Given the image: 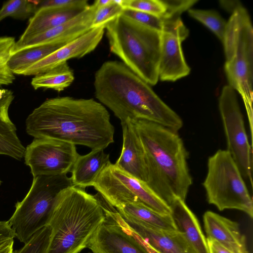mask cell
<instances>
[{
	"mask_svg": "<svg viewBox=\"0 0 253 253\" xmlns=\"http://www.w3.org/2000/svg\"><path fill=\"white\" fill-rule=\"evenodd\" d=\"M34 138L55 139L104 150L114 142L115 129L106 107L92 98L57 97L45 100L26 120Z\"/></svg>",
	"mask_w": 253,
	"mask_h": 253,
	"instance_id": "obj_1",
	"label": "cell"
},
{
	"mask_svg": "<svg viewBox=\"0 0 253 253\" xmlns=\"http://www.w3.org/2000/svg\"><path fill=\"white\" fill-rule=\"evenodd\" d=\"M93 85L95 97L121 123L145 120L176 131L183 126L180 117L122 62H104L95 72Z\"/></svg>",
	"mask_w": 253,
	"mask_h": 253,
	"instance_id": "obj_2",
	"label": "cell"
},
{
	"mask_svg": "<svg viewBox=\"0 0 253 253\" xmlns=\"http://www.w3.org/2000/svg\"><path fill=\"white\" fill-rule=\"evenodd\" d=\"M131 121L144 153L146 184L169 206L176 198L185 201L192 179L178 131L145 120Z\"/></svg>",
	"mask_w": 253,
	"mask_h": 253,
	"instance_id": "obj_3",
	"label": "cell"
},
{
	"mask_svg": "<svg viewBox=\"0 0 253 253\" xmlns=\"http://www.w3.org/2000/svg\"><path fill=\"white\" fill-rule=\"evenodd\" d=\"M105 218L95 195L75 186L58 195L47 225L50 229L46 253H80Z\"/></svg>",
	"mask_w": 253,
	"mask_h": 253,
	"instance_id": "obj_4",
	"label": "cell"
},
{
	"mask_svg": "<svg viewBox=\"0 0 253 253\" xmlns=\"http://www.w3.org/2000/svg\"><path fill=\"white\" fill-rule=\"evenodd\" d=\"M110 51L150 85L159 79L161 33L122 14L105 26Z\"/></svg>",
	"mask_w": 253,
	"mask_h": 253,
	"instance_id": "obj_5",
	"label": "cell"
},
{
	"mask_svg": "<svg viewBox=\"0 0 253 253\" xmlns=\"http://www.w3.org/2000/svg\"><path fill=\"white\" fill-rule=\"evenodd\" d=\"M222 43L228 85L242 96L252 132L253 28L250 15L242 4L227 21Z\"/></svg>",
	"mask_w": 253,
	"mask_h": 253,
	"instance_id": "obj_6",
	"label": "cell"
},
{
	"mask_svg": "<svg viewBox=\"0 0 253 253\" xmlns=\"http://www.w3.org/2000/svg\"><path fill=\"white\" fill-rule=\"evenodd\" d=\"M72 185L67 174L33 177L29 191L15 204V211L8 221L20 242L25 244L47 225L58 194Z\"/></svg>",
	"mask_w": 253,
	"mask_h": 253,
	"instance_id": "obj_7",
	"label": "cell"
},
{
	"mask_svg": "<svg viewBox=\"0 0 253 253\" xmlns=\"http://www.w3.org/2000/svg\"><path fill=\"white\" fill-rule=\"evenodd\" d=\"M203 183L209 204L219 211L236 209L253 216L252 198L230 154L219 149L209 157Z\"/></svg>",
	"mask_w": 253,
	"mask_h": 253,
	"instance_id": "obj_8",
	"label": "cell"
},
{
	"mask_svg": "<svg viewBox=\"0 0 253 253\" xmlns=\"http://www.w3.org/2000/svg\"><path fill=\"white\" fill-rule=\"evenodd\" d=\"M93 186L115 208L137 201L161 214H170L169 207L146 183L111 163L101 172Z\"/></svg>",
	"mask_w": 253,
	"mask_h": 253,
	"instance_id": "obj_9",
	"label": "cell"
},
{
	"mask_svg": "<svg viewBox=\"0 0 253 253\" xmlns=\"http://www.w3.org/2000/svg\"><path fill=\"white\" fill-rule=\"evenodd\" d=\"M218 107L227 141L226 150L236 163L243 177L249 179L252 185V148L235 90L229 85L222 89Z\"/></svg>",
	"mask_w": 253,
	"mask_h": 253,
	"instance_id": "obj_10",
	"label": "cell"
},
{
	"mask_svg": "<svg viewBox=\"0 0 253 253\" xmlns=\"http://www.w3.org/2000/svg\"><path fill=\"white\" fill-rule=\"evenodd\" d=\"M79 154L73 144L55 139L34 138L25 148V164L33 177L67 174Z\"/></svg>",
	"mask_w": 253,
	"mask_h": 253,
	"instance_id": "obj_11",
	"label": "cell"
},
{
	"mask_svg": "<svg viewBox=\"0 0 253 253\" xmlns=\"http://www.w3.org/2000/svg\"><path fill=\"white\" fill-rule=\"evenodd\" d=\"M105 218L89 239L86 248L92 253H149L135 236L121 222L119 212L99 193Z\"/></svg>",
	"mask_w": 253,
	"mask_h": 253,
	"instance_id": "obj_12",
	"label": "cell"
},
{
	"mask_svg": "<svg viewBox=\"0 0 253 253\" xmlns=\"http://www.w3.org/2000/svg\"><path fill=\"white\" fill-rule=\"evenodd\" d=\"M189 34L183 21L161 33L159 65V79L161 81L175 82L190 73L181 45Z\"/></svg>",
	"mask_w": 253,
	"mask_h": 253,
	"instance_id": "obj_13",
	"label": "cell"
},
{
	"mask_svg": "<svg viewBox=\"0 0 253 253\" xmlns=\"http://www.w3.org/2000/svg\"><path fill=\"white\" fill-rule=\"evenodd\" d=\"M104 32V26L91 29L33 64L20 75L35 76L67 62L70 59L84 57L96 48L103 37Z\"/></svg>",
	"mask_w": 253,
	"mask_h": 253,
	"instance_id": "obj_14",
	"label": "cell"
},
{
	"mask_svg": "<svg viewBox=\"0 0 253 253\" xmlns=\"http://www.w3.org/2000/svg\"><path fill=\"white\" fill-rule=\"evenodd\" d=\"M97 7L92 4L70 20L34 36L21 43H15L13 53L28 47L49 43H67L92 29Z\"/></svg>",
	"mask_w": 253,
	"mask_h": 253,
	"instance_id": "obj_15",
	"label": "cell"
},
{
	"mask_svg": "<svg viewBox=\"0 0 253 253\" xmlns=\"http://www.w3.org/2000/svg\"><path fill=\"white\" fill-rule=\"evenodd\" d=\"M122 224L139 236L159 253H196L183 234L177 230H165L123 218Z\"/></svg>",
	"mask_w": 253,
	"mask_h": 253,
	"instance_id": "obj_16",
	"label": "cell"
},
{
	"mask_svg": "<svg viewBox=\"0 0 253 253\" xmlns=\"http://www.w3.org/2000/svg\"><path fill=\"white\" fill-rule=\"evenodd\" d=\"M90 5L85 0L67 6H46L38 8L29 19L28 24L16 43L60 25L75 17Z\"/></svg>",
	"mask_w": 253,
	"mask_h": 253,
	"instance_id": "obj_17",
	"label": "cell"
},
{
	"mask_svg": "<svg viewBox=\"0 0 253 253\" xmlns=\"http://www.w3.org/2000/svg\"><path fill=\"white\" fill-rule=\"evenodd\" d=\"M123 147L114 164L119 168L146 183L147 173L143 147L136 129L130 120L121 123Z\"/></svg>",
	"mask_w": 253,
	"mask_h": 253,
	"instance_id": "obj_18",
	"label": "cell"
},
{
	"mask_svg": "<svg viewBox=\"0 0 253 253\" xmlns=\"http://www.w3.org/2000/svg\"><path fill=\"white\" fill-rule=\"evenodd\" d=\"M203 219L207 239L217 241L232 253H249L236 222L211 211L205 213Z\"/></svg>",
	"mask_w": 253,
	"mask_h": 253,
	"instance_id": "obj_19",
	"label": "cell"
},
{
	"mask_svg": "<svg viewBox=\"0 0 253 253\" xmlns=\"http://www.w3.org/2000/svg\"><path fill=\"white\" fill-rule=\"evenodd\" d=\"M169 207L176 230L183 234L196 253H210L199 222L185 201L176 198Z\"/></svg>",
	"mask_w": 253,
	"mask_h": 253,
	"instance_id": "obj_20",
	"label": "cell"
},
{
	"mask_svg": "<svg viewBox=\"0 0 253 253\" xmlns=\"http://www.w3.org/2000/svg\"><path fill=\"white\" fill-rule=\"evenodd\" d=\"M110 163L109 154L104 150H93L85 155H79L71 171L72 185L83 189L93 186L101 172Z\"/></svg>",
	"mask_w": 253,
	"mask_h": 253,
	"instance_id": "obj_21",
	"label": "cell"
},
{
	"mask_svg": "<svg viewBox=\"0 0 253 253\" xmlns=\"http://www.w3.org/2000/svg\"><path fill=\"white\" fill-rule=\"evenodd\" d=\"M115 209L126 219L165 230H176L170 214L158 213L139 202L126 203Z\"/></svg>",
	"mask_w": 253,
	"mask_h": 253,
	"instance_id": "obj_22",
	"label": "cell"
},
{
	"mask_svg": "<svg viewBox=\"0 0 253 253\" xmlns=\"http://www.w3.org/2000/svg\"><path fill=\"white\" fill-rule=\"evenodd\" d=\"M66 44L49 43L18 50L12 53L8 62L9 67L14 74L20 75L29 67Z\"/></svg>",
	"mask_w": 253,
	"mask_h": 253,
	"instance_id": "obj_23",
	"label": "cell"
},
{
	"mask_svg": "<svg viewBox=\"0 0 253 253\" xmlns=\"http://www.w3.org/2000/svg\"><path fill=\"white\" fill-rule=\"evenodd\" d=\"M74 79V72L66 62L46 72L35 76L31 84L35 89H52L60 92L69 87Z\"/></svg>",
	"mask_w": 253,
	"mask_h": 253,
	"instance_id": "obj_24",
	"label": "cell"
},
{
	"mask_svg": "<svg viewBox=\"0 0 253 253\" xmlns=\"http://www.w3.org/2000/svg\"><path fill=\"white\" fill-rule=\"evenodd\" d=\"M190 16L202 23L209 28L222 42L224 40L227 21L216 11L191 8L188 10Z\"/></svg>",
	"mask_w": 253,
	"mask_h": 253,
	"instance_id": "obj_25",
	"label": "cell"
},
{
	"mask_svg": "<svg viewBox=\"0 0 253 253\" xmlns=\"http://www.w3.org/2000/svg\"><path fill=\"white\" fill-rule=\"evenodd\" d=\"M40 0H10L0 9V22L6 17L26 19L32 17L38 8Z\"/></svg>",
	"mask_w": 253,
	"mask_h": 253,
	"instance_id": "obj_26",
	"label": "cell"
},
{
	"mask_svg": "<svg viewBox=\"0 0 253 253\" xmlns=\"http://www.w3.org/2000/svg\"><path fill=\"white\" fill-rule=\"evenodd\" d=\"M14 37H0V85H9L15 79L8 62L16 43Z\"/></svg>",
	"mask_w": 253,
	"mask_h": 253,
	"instance_id": "obj_27",
	"label": "cell"
},
{
	"mask_svg": "<svg viewBox=\"0 0 253 253\" xmlns=\"http://www.w3.org/2000/svg\"><path fill=\"white\" fill-rule=\"evenodd\" d=\"M122 14L160 33H162L164 30L168 19V18L159 17L146 12L129 8H124Z\"/></svg>",
	"mask_w": 253,
	"mask_h": 253,
	"instance_id": "obj_28",
	"label": "cell"
},
{
	"mask_svg": "<svg viewBox=\"0 0 253 253\" xmlns=\"http://www.w3.org/2000/svg\"><path fill=\"white\" fill-rule=\"evenodd\" d=\"M122 7L163 17L167 12L164 0H123Z\"/></svg>",
	"mask_w": 253,
	"mask_h": 253,
	"instance_id": "obj_29",
	"label": "cell"
},
{
	"mask_svg": "<svg viewBox=\"0 0 253 253\" xmlns=\"http://www.w3.org/2000/svg\"><path fill=\"white\" fill-rule=\"evenodd\" d=\"M50 229L47 225L36 232L21 249L14 253H46L50 239Z\"/></svg>",
	"mask_w": 253,
	"mask_h": 253,
	"instance_id": "obj_30",
	"label": "cell"
},
{
	"mask_svg": "<svg viewBox=\"0 0 253 253\" xmlns=\"http://www.w3.org/2000/svg\"><path fill=\"white\" fill-rule=\"evenodd\" d=\"M124 8L112 0L109 4L96 9L91 25L95 28L105 26L108 22L122 13Z\"/></svg>",
	"mask_w": 253,
	"mask_h": 253,
	"instance_id": "obj_31",
	"label": "cell"
},
{
	"mask_svg": "<svg viewBox=\"0 0 253 253\" xmlns=\"http://www.w3.org/2000/svg\"><path fill=\"white\" fill-rule=\"evenodd\" d=\"M15 233L8 221H0V246L4 242L13 239Z\"/></svg>",
	"mask_w": 253,
	"mask_h": 253,
	"instance_id": "obj_32",
	"label": "cell"
},
{
	"mask_svg": "<svg viewBox=\"0 0 253 253\" xmlns=\"http://www.w3.org/2000/svg\"><path fill=\"white\" fill-rule=\"evenodd\" d=\"M80 0H40L38 8L46 6H67L75 5Z\"/></svg>",
	"mask_w": 253,
	"mask_h": 253,
	"instance_id": "obj_33",
	"label": "cell"
},
{
	"mask_svg": "<svg viewBox=\"0 0 253 253\" xmlns=\"http://www.w3.org/2000/svg\"><path fill=\"white\" fill-rule=\"evenodd\" d=\"M207 241L210 253H232L215 240L207 239Z\"/></svg>",
	"mask_w": 253,
	"mask_h": 253,
	"instance_id": "obj_34",
	"label": "cell"
},
{
	"mask_svg": "<svg viewBox=\"0 0 253 253\" xmlns=\"http://www.w3.org/2000/svg\"><path fill=\"white\" fill-rule=\"evenodd\" d=\"M220 5L226 11L231 13L242 4L237 0H220Z\"/></svg>",
	"mask_w": 253,
	"mask_h": 253,
	"instance_id": "obj_35",
	"label": "cell"
},
{
	"mask_svg": "<svg viewBox=\"0 0 253 253\" xmlns=\"http://www.w3.org/2000/svg\"><path fill=\"white\" fill-rule=\"evenodd\" d=\"M13 239L8 240L0 246V253H14Z\"/></svg>",
	"mask_w": 253,
	"mask_h": 253,
	"instance_id": "obj_36",
	"label": "cell"
},
{
	"mask_svg": "<svg viewBox=\"0 0 253 253\" xmlns=\"http://www.w3.org/2000/svg\"><path fill=\"white\" fill-rule=\"evenodd\" d=\"M135 237L139 240V241L143 245V246L146 249V250L149 252V253H159L156 251H155L153 248L150 247L148 244H147L145 242H144L142 239H141L139 236L135 234L134 233L131 232Z\"/></svg>",
	"mask_w": 253,
	"mask_h": 253,
	"instance_id": "obj_37",
	"label": "cell"
},
{
	"mask_svg": "<svg viewBox=\"0 0 253 253\" xmlns=\"http://www.w3.org/2000/svg\"><path fill=\"white\" fill-rule=\"evenodd\" d=\"M111 1L112 0H96L94 1L93 4L97 9L109 4Z\"/></svg>",
	"mask_w": 253,
	"mask_h": 253,
	"instance_id": "obj_38",
	"label": "cell"
},
{
	"mask_svg": "<svg viewBox=\"0 0 253 253\" xmlns=\"http://www.w3.org/2000/svg\"><path fill=\"white\" fill-rule=\"evenodd\" d=\"M6 89H0V100L2 98L4 93L6 92Z\"/></svg>",
	"mask_w": 253,
	"mask_h": 253,
	"instance_id": "obj_39",
	"label": "cell"
},
{
	"mask_svg": "<svg viewBox=\"0 0 253 253\" xmlns=\"http://www.w3.org/2000/svg\"><path fill=\"white\" fill-rule=\"evenodd\" d=\"M1 181L0 180V185H1Z\"/></svg>",
	"mask_w": 253,
	"mask_h": 253,
	"instance_id": "obj_40",
	"label": "cell"
},
{
	"mask_svg": "<svg viewBox=\"0 0 253 253\" xmlns=\"http://www.w3.org/2000/svg\"></svg>",
	"mask_w": 253,
	"mask_h": 253,
	"instance_id": "obj_41",
	"label": "cell"
}]
</instances>
